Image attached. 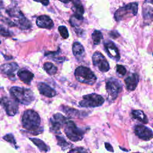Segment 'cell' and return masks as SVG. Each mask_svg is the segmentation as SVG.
Returning a JSON list of instances; mask_svg holds the SVG:
<instances>
[{"label": "cell", "mask_w": 153, "mask_h": 153, "mask_svg": "<svg viewBox=\"0 0 153 153\" xmlns=\"http://www.w3.org/2000/svg\"><path fill=\"white\" fill-rule=\"evenodd\" d=\"M104 102L105 100L102 96L91 93L83 96L82 100L79 102V105L83 108H94L102 105Z\"/></svg>", "instance_id": "cell-7"}, {"label": "cell", "mask_w": 153, "mask_h": 153, "mask_svg": "<svg viewBox=\"0 0 153 153\" xmlns=\"http://www.w3.org/2000/svg\"><path fill=\"white\" fill-rule=\"evenodd\" d=\"M0 16H1V15H0Z\"/></svg>", "instance_id": "cell-36"}, {"label": "cell", "mask_w": 153, "mask_h": 153, "mask_svg": "<svg viewBox=\"0 0 153 153\" xmlns=\"http://www.w3.org/2000/svg\"><path fill=\"white\" fill-rule=\"evenodd\" d=\"M8 29L2 25H0V35L4 37H11L13 34Z\"/></svg>", "instance_id": "cell-27"}, {"label": "cell", "mask_w": 153, "mask_h": 153, "mask_svg": "<svg viewBox=\"0 0 153 153\" xmlns=\"http://www.w3.org/2000/svg\"><path fill=\"white\" fill-rule=\"evenodd\" d=\"M116 71H117V74L120 76L122 77L123 76H124L126 74L127 70L126 69V68L121 65H117V67H116Z\"/></svg>", "instance_id": "cell-28"}, {"label": "cell", "mask_w": 153, "mask_h": 153, "mask_svg": "<svg viewBox=\"0 0 153 153\" xmlns=\"http://www.w3.org/2000/svg\"><path fill=\"white\" fill-rule=\"evenodd\" d=\"M56 139L57 140V144L62 147H68L69 143L65 140V139L63 137H60L59 136H56Z\"/></svg>", "instance_id": "cell-30"}, {"label": "cell", "mask_w": 153, "mask_h": 153, "mask_svg": "<svg viewBox=\"0 0 153 153\" xmlns=\"http://www.w3.org/2000/svg\"><path fill=\"white\" fill-rule=\"evenodd\" d=\"M19 66L15 62H11L3 64L0 66L1 72L10 78L12 79V78H15L14 72L18 69Z\"/></svg>", "instance_id": "cell-13"}, {"label": "cell", "mask_w": 153, "mask_h": 153, "mask_svg": "<svg viewBox=\"0 0 153 153\" xmlns=\"http://www.w3.org/2000/svg\"><path fill=\"white\" fill-rule=\"evenodd\" d=\"M44 69L50 75H54L57 71V67L51 62H45L44 64Z\"/></svg>", "instance_id": "cell-22"}, {"label": "cell", "mask_w": 153, "mask_h": 153, "mask_svg": "<svg viewBox=\"0 0 153 153\" xmlns=\"http://www.w3.org/2000/svg\"><path fill=\"white\" fill-rule=\"evenodd\" d=\"M68 153H87V151L83 148H75L71 149Z\"/></svg>", "instance_id": "cell-31"}, {"label": "cell", "mask_w": 153, "mask_h": 153, "mask_svg": "<svg viewBox=\"0 0 153 153\" xmlns=\"http://www.w3.org/2000/svg\"><path fill=\"white\" fill-rule=\"evenodd\" d=\"M17 75L21 81L27 84H29L34 77L32 72L25 69L19 70L17 72Z\"/></svg>", "instance_id": "cell-19"}, {"label": "cell", "mask_w": 153, "mask_h": 153, "mask_svg": "<svg viewBox=\"0 0 153 153\" xmlns=\"http://www.w3.org/2000/svg\"><path fill=\"white\" fill-rule=\"evenodd\" d=\"M143 16L145 20H151L152 19V8L148 6L143 8Z\"/></svg>", "instance_id": "cell-25"}, {"label": "cell", "mask_w": 153, "mask_h": 153, "mask_svg": "<svg viewBox=\"0 0 153 153\" xmlns=\"http://www.w3.org/2000/svg\"><path fill=\"white\" fill-rule=\"evenodd\" d=\"M58 30L61 36L64 39H67L69 37V32L67 27L65 26H60L58 27Z\"/></svg>", "instance_id": "cell-26"}, {"label": "cell", "mask_w": 153, "mask_h": 153, "mask_svg": "<svg viewBox=\"0 0 153 153\" xmlns=\"http://www.w3.org/2000/svg\"><path fill=\"white\" fill-rule=\"evenodd\" d=\"M29 139L39 148L40 151L44 152L49 151L50 148L41 139L37 138H29Z\"/></svg>", "instance_id": "cell-21"}, {"label": "cell", "mask_w": 153, "mask_h": 153, "mask_svg": "<svg viewBox=\"0 0 153 153\" xmlns=\"http://www.w3.org/2000/svg\"><path fill=\"white\" fill-rule=\"evenodd\" d=\"M105 148H106V149L108 151H111V152H113V151H114V149H113L112 146L109 143H105Z\"/></svg>", "instance_id": "cell-33"}, {"label": "cell", "mask_w": 153, "mask_h": 153, "mask_svg": "<svg viewBox=\"0 0 153 153\" xmlns=\"http://www.w3.org/2000/svg\"><path fill=\"white\" fill-rule=\"evenodd\" d=\"M39 2H41V4H42L44 5H47L49 4V1H39Z\"/></svg>", "instance_id": "cell-34"}, {"label": "cell", "mask_w": 153, "mask_h": 153, "mask_svg": "<svg viewBox=\"0 0 153 153\" xmlns=\"http://www.w3.org/2000/svg\"><path fill=\"white\" fill-rule=\"evenodd\" d=\"M131 115L134 119H136L143 124H147L148 123V120L146 115L141 110H133L131 112Z\"/></svg>", "instance_id": "cell-20"}, {"label": "cell", "mask_w": 153, "mask_h": 153, "mask_svg": "<svg viewBox=\"0 0 153 153\" xmlns=\"http://www.w3.org/2000/svg\"><path fill=\"white\" fill-rule=\"evenodd\" d=\"M74 74L76 79L79 82L90 85H93L97 80L96 75L90 68L86 66H78L76 68Z\"/></svg>", "instance_id": "cell-3"}, {"label": "cell", "mask_w": 153, "mask_h": 153, "mask_svg": "<svg viewBox=\"0 0 153 153\" xmlns=\"http://www.w3.org/2000/svg\"><path fill=\"white\" fill-rule=\"evenodd\" d=\"M73 2V11H74V15L73 17L75 19L82 21L83 20V14L84 13V7L79 1H74Z\"/></svg>", "instance_id": "cell-17"}, {"label": "cell", "mask_w": 153, "mask_h": 153, "mask_svg": "<svg viewBox=\"0 0 153 153\" xmlns=\"http://www.w3.org/2000/svg\"><path fill=\"white\" fill-rule=\"evenodd\" d=\"M10 93L13 99L23 105H29L35 100L34 94L29 88L14 86L10 89Z\"/></svg>", "instance_id": "cell-2"}, {"label": "cell", "mask_w": 153, "mask_h": 153, "mask_svg": "<svg viewBox=\"0 0 153 153\" xmlns=\"http://www.w3.org/2000/svg\"><path fill=\"white\" fill-rule=\"evenodd\" d=\"M92 39L94 45H99L102 39H103V35L100 31L98 30H94L93 33L91 34Z\"/></svg>", "instance_id": "cell-23"}, {"label": "cell", "mask_w": 153, "mask_h": 153, "mask_svg": "<svg viewBox=\"0 0 153 153\" xmlns=\"http://www.w3.org/2000/svg\"><path fill=\"white\" fill-rule=\"evenodd\" d=\"M134 130L136 135L143 140H149L152 138V130L144 125L136 126Z\"/></svg>", "instance_id": "cell-11"}, {"label": "cell", "mask_w": 153, "mask_h": 153, "mask_svg": "<svg viewBox=\"0 0 153 153\" xmlns=\"http://www.w3.org/2000/svg\"><path fill=\"white\" fill-rule=\"evenodd\" d=\"M62 108L63 111L66 114H68V115H71L72 117H76L77 115H79V111L76 109L69 108L68 106H62Z\"/></svg>", "instance_id": "cell-24"}, {"label": "cell", "mask_w": 153, "mask_h": 153, "mask_svg": "<svg viewBox=\"0 0 153 153\" xmlns=\"http://www.w3.org/2000/svg\"><path fill=\"white\" fill-rule=\"evenodd\" d=\"M123 84L120 81L114 78H111L106 82V90L108 95L109 100L116 99L119 93L122 91Z\"/></svg>", "instance_id": "cell-6"}, {"label": "cell", "mask_w": 153, "mask_h": 153, "mask_svg": "<svg viewBox=\"0 0 153 153\" xmlns=\"http://www.w3.org/2000/svg\"><path fill=\"white\" fill-rule=\"evenodd\" d=\"M109 35H110L112 38H113L114 39H115V38L118 37L120 35H119V33H118L117 31H116V30H113V31H112V32H111L109 33Z\"/></svg>", "instance_id": "cell-32"}, {"label": "cell", "mask_w": 153, "mask_h": 153, "mask_svg": "<svg viewBox=\"0 0 153 153\" xmlns=\"http://www.w3.org/2000/svg\"><path fill=\"white\" fill-rule=\"evenodd\" d=\"M63 127L65 133L71 140L77 142L83 138L85 131L82 129L78 127L74 121L67 120Z\"/></svg>", "instance_id": "cell-4"}, {"label": "cell", "mask_w": 153, "mask_h": 153, "mask_svg": "<svg viewBox=\"0 0 153 153\" xmlns=\"http://www.w3.org/2000/svg\"><path fill=\"white\" fill-rule=\"evenodd\" d=\"M67 120V118L60 113L54 114L50 120L51 131L55 133H60L61 128L64 126Z\"/></svg>", "instance_id": "cell-9"}, {"label": "cell", "mask_w": 153, "mask_h": 153, "mask_svg": "<svg viewBox=\"0 0 153 153\" xmlns=\"http://www.w3.org/2000/svg\"><path fill=\"white\" fill-rule=\"evenodd\" d=\"M36 25L40 28L51 29L54 27V23L51 19L47 15H41L36 20Z\"/></svg>", "instance_id": "cell-14"}, {"label": "cell", "mask_w": 153, "mask_h": 153, "mask_svg": "<svg viewBox=\"0 0 153 153\" xmlns=\"http://www.w3.org/2000/svg\"><path fill=\"white\" fill-rule=\"evenodd\" d=\"M3 139H4L5 140H6L8 142H10V143L13 144L15 146L16 145V140L14 139V137L13 134H11V133L7 134L6 135H5L3 137Z\"/></svg>", "instance_id": "cell-29"}, {"label": "cell", "mask_w": 153, "mask_h": 153, "mask_svg": "<svg viewBox=\"0 0 153 153\" xmlns=\"http://www.w3.org/2000/svg\"><path fill=\"white\" fill-rule=\"evenodd\" d=\"M22 123L23 128L35 133V131H38L39 130L41 118L36 111L27 109L23 112Z\"/></svg>", "instance_id": "cell-1"}, {"label": "cell", "mask_w": 153, "mask_h": 153, "mask_svg": "<svg viewBox=\"0 0 153 153\" xmlns=\"http://www.w3.org/2000/svg\"><path fill=\"white\" fill-rule=\"evenodd\" d=\"M137 2H130L119 8L114 13V18L116 21L120 22L124 20L125 18L136 16L137 13Z\"/></svg>", "instance_id": "cell-5"}, {"label": "cell", "mask_w": 153, "mask_h": 153, "mask_svg": "<svg viewBox=\"0 0 153 153\" xmlns=\"http://www.w3.org/2000/svg\"><path fill=\"white\" fill-rule=\"evenodd\" d=\"M105 50L108 56L112 59L118 61L120 59V54L118 48L111 41H106L104 43Z\"/></svg>", "instance_id": "cell-12"}, {"label": "cell", "mask_w": 153, "mask_h": 153, "mask_svg": "<svg viewBox=\"0 0 153 153\" xmlns=\"http://www.w3.org/2000/svg\"><path fill=\"white\" fill-rule=\"evenodd\" d=\"M37 87L40 94L44 96L53 97L57 94V93L54 89L44 82H39L37 85Z\"/></svg>", "instance_id": "cell-16"}, {"label": "cell", "mask_w": 153, "mask_h": 153, "mask_svg": "<svg viewBox=\"0 0 153 153\" xmlns=\"http://www.w3.org/2000/svg\"><path fill=\"white\" fill-rule=\"evenodd\" d=\"M137 153H138V152H137Z\"/></svg>", "instance_id": "cell-37"}, {"label": "cell", "mask_w": 153, "mask_h": 153, "mask_svg": "<svg viewBox=\"0 0 153 153\" xmlns=\"http://www.w3.org/2000/svg\"><path fill=\"white\" fill-rule=\"evenodd\" d=\"M1 40H0V44H1Z\"/></svg>", "instance_id": "cell-35"}, {"label": "cell", "mask_w": 153, "mask_h": 153, "mask_svg": "<svg viewBox=\"0 0 153 153\" xmlns=\"http://www.w3.org/2000/svg\"><path fill=\"white\" fill-rule=\"evenodd\" d=\"M92 61L93 65L97 68L98 69L102 72H108L110 69L109 63L106 59L101 53L99 51H96L94 53L92 56Z\"/></svg>", "instance_id": "cell-10"}, {"label": "cell", "mask_w": 153, "mask_h": 153, "mask_svg": "<svg viewBox=\"0 0 153 153\" xmlns=\"http://www.w3.org/2000/svg\"><path fill=\"white\" fill-rule=\"evenodd\" d=\"M139 81V77L136 73H133L128 75L124 79L127 90L130 91L134 90L137 86Z\"/></svg>", "instance_id": "cell-15"}, {"label": "cell", "mask_w": 153, "mask_h": 153, "mask_svg": "<svg viewBox=\"0 0 153 153\" xmlns=\"http://www.w3.org/2000/svg\"><path fill=\"white\" fill-rule=\"evenodd\" d=\"M72 53L78 60H82L85 56V50L83 45L79 42H75L72 45Z\"/></svg>", "instance_id": "cell-18"}, {"label": "cell", "mask_w": 153, "mask_h": 153, "mask_svg": "<svg viewBox=\"0 0 153 153\" xmlns=\"http://www.w3.org/2000/svg\"><path fill=\"white\" fill-rule=\"evenodd\" d=\"M0 105L9 116H14L18 112V103L13 99L6 96L0 99Z\"/></svg>", "instance_id": "cell-8"}]
</instances>
